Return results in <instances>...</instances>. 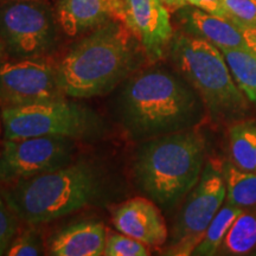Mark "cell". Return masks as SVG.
Here are the masks:
<instances>
[{
	"label": "cell",
	"instance_id": "obj_14",
	"mask_svg": "<svg viewBox=\"0 0 256 256\" xmlns=\"http://www.w3.org/2000/svg\"><path fill=\"white\" fill-rule=\"evenodd\" d=\"M54 14L60 32L78 38L115 19V0H56Z\"/></svg>",
	"mask_w": 256,
	"mask_h": 256
},
{
	"label": "cell",
	"instance_id": "obj_11",
	"mask_svg": "<svg viewBox=\"0 0 256 256\" xmlns=\"http://www.w3.org/2000/svg\"><path fill=\"white\" fill-rule=\"evenodd\" d=\"M115 20L130 30L151 62L164 58L171 48L174 28L160 0H116Z\"/></svg>",
	"mask_w": 256,
	"mask_h": 256
},
{
	"label": "cell",
	"instance_id": "obj_19",
	"mask_svg": "<svg viewBox=\"0 0 256 256\" xmlns=\"http://www.w3.org/2000/svg\"><path fill=\"white\" fill-rule=\"evenodd\" d=\"M243 208L232 206L226 202L223 204L222 208L211 220V223L208 226L206 235L202 240L200 244L194 249L192 255L198 256H212L218 252L220 246L226 232H229L230 226L234 223V220L238 218V216L241 214Z\"/></svg>",
	"mask_w": 256,
	"mask_h": 256
},
{
	"label": "cell",
	"instance_id": "obj_2",
	"mask_svg": "<svg viewBox=\"0 0 256 256\" xmlns=\"http://www.w3.org/2000/svg\"><path fill=\"white\" fill-rule=\"evenodd\" d=\"M144 51L119 20L107 22L78 37L57 66L60 87L66 98H90L110 94L136 72Z\"/></svg>",
	"mask_w": 256,
	"mask_h": 256
},
{
	"label": "cell",
	"instance_id": "obj_8",
	"mask_svg": "<svg viewBox=\"0 0 256 256\" xmlns=\"http://www.w3.org/2000/svg\"><path fill=\"white\" fill-rule=\"evenodd\" d=\"M226 198L224 168L217 160H208L200 180L188 194L164 254L192 255L206 235L211 220L222 208Z\"/></svg>",
	"mask_w": 256,
	"mask_h": 256
},
{
	"label": "cell",
	"instance_id": "obj_25",
	"mask_svg": "<svg viewBox=\"0 0 256 256\" xmlns=\"http://www.w3.org/2000/svg\"><path fill=\"white\" fill-rule=\"evenodd\" d=\"M185 2L188 4L194 6V8L203 10L208 14L220 16V17L226 18L223 8V0H185Z\"/></svg>",
	"mask_w": 256,
	"mask_h": 256
},
{
	"label": "cell",
	"instance_id": "obj_20",
	"mask_svg": "<svg viewBox=\"0 0 256 256\" xmlns=\"http://www.w3.org/2000/svg\"><path fill=\"white\" fill-rule=\"evenodd\" d=\"M223 168L226 202L240 208L256 206V172L242 171L234 164Z\"/></svg>",
	"mask_w": 256,
	"mask_h": 256
},
{
	"label": "cell",
	"instance_id": "obj_23",
	"mask_svg": "<svg viewBox=\"0 0 256 256\" xmlns=\"http://www.w3.org/2000/svg\"><path fill=\"white\" fill-rule=\"evenodd\" d=\"M19 220L0 190V256L6 254L11 242L20 230Z\"/></svg>",
	"mask_w": 256,
	"mask_h": 256
},
{
	"label": "cell",
	"instance_id": "obj_13",
	"mask_svg": "<svg viewBox=\"0 0 256 256\" xmlns=\"http://www.w3.org/2000/svg\"><path fill=\"white\" fill-rule=\"evenodd\" d=\"M108 232L100 220H83L68 224L50 236L48 254L52 256H101Z\"/></svg>",
	"mask_w": 256,
	"mask_h": 256
},
{
	"label": "cell",
	"instance_id": "obj_5",
	"mask_svg": "<svg viewBox=\"0 0 256 256\" xmlns=\"http://www.w3.org/2000/svg\"><path fill=\"white\" fill-rule=\"evenodd\" d=\"M172 60L215 121H238L248 112V98L236 84L222 51L198 36L172 40Z\"/></svg>",
	"mask_w": 256,
	"mask_h": 256
},
{
	"label": "cell",
	"instance_id": "obj_26",
	"mask_svg": "<svg viewBox=\"0 0 256 256\" xmlns=\"http://www.w3.org/2000/svg\"><path fill=\"white\" fill-rule=\"evenodd\" d=\"M243 37H244L246 43L250 48L252 50H254L256 52V23L252 25H249L247 28H241Z\"/></svg>",
	"mask_w": 256,
	"mask_h": 256
},
{
	"label": "cell",
	"instance_id": "obj_12",
	"mask_svg": "<svg viewBox=\"0 0 256 256\" xmlns=\"http://www.w3.org/2000/svg\"><path fill=\"white\" fill-rule=\"evenodd\" d=\"M115 229L142 242L148 248H160L168 243V230L156 203L148 197L124 200L113 214Z\"/></svg>",
	"mask_w": 256,
	"mask_h": 256
},
{
	"label": "cell",
	"instance_id": "obj_16",
	"mask_svg": "<svg viewBox=\"0 0 256 256\" xmlns=\"http://www.w3.org/2000/svg\"><path fill=\"white\" fill-rule=\"evenodd\" d=\"M229 146L232 164L247 172H256V122L234 121L229 127Z\"/></svg>",
	"mask_w": 256,
	"mask_h": 256
},
{
	"label": "cell",
	"instance_id": "obj_17",
	"mask_svg": "<svg viewBox=\"0 0 256 256\" xmlns=\"http://www.w3.org/2000/svg\"><path fill=\"white\" fill-rule=\"evenodd\" d=\"M220 249L226 255H246L256 249V206L243 208Z\"/></svg>",
	"mask_w": 256,
	"mask_h": 256
},
{
	"label": "cell",
	"instance_id": "obj_22",
	"mask_svg": "<svg viewBox=\"0 0 256 256\" xmlns=\"http://www.w3.org/2000/svg\"><path fill=\"white\" fill-rule=\"evenodd\" d=\"M44 254V246L40 235L32 228L19 230L11 242L8 256H38Z\"/></svg>",
	"mask_w": 256,
	"mask_h": 256
},
{
	"label": "cell",
	"instance_id": "obj_7",
	"mask_svg": "<svg viewBox=\"0 0 256 256\" xmlns=\"http://www.w3.org/2000/svg\"><path fill=\"white\" fill-rule=\"evenodd\" d=\"M60 31L54 10L44 0L0 4V38L10 58L49 57Z\"/></svg>",
	"mask_w": 256,
	"mask_h": 256
},
{
	"label": "cell",
	"instance_id": "obj_10",
	"mask_svg": "<svg viewBox=\"0 0 256 256\" xmlns=\"http://www.w3.org/2000/svg\"><path fill=\"white\" fill-rule=\"evenodd\" d=\"M66 98L60 87L56 63L49 57L10 58L0 66V108Z\"/></svg>",
	"mask_w": 256,
	"mask_h": 256
},
{
	"label": "cell",
	"instance_id": "obj_29",
	"mask_svg": "<svg viewBox=\"0 0 256 256\" xmlns=\"http://www.w3.org/2000/svg\"><path fill=\"white\" fill-rule=\"evenodd\" d=\"M26 2V0H0V4H2V2ZM44 2H46V0H44Z\"/></svg>",
	"mask_w": 256,
	"mask_h": 256
},
{
	"label": "cell",
	"instance_id": "obj_3",
	"mask_svg": "<svg viewBox=\"0 0 256 256\" xmlns=\"http://www.w3.org/2000/svg\"><path fill=\"white\" fill-rule=\"evenodd\" d=\"M6 202L22 222L49 223L86 206L101 203L110 190L104 170L88 159L6 184Z\"/></svg>",
	"mask_w": 256,
	"mask_h": 256
},
{
	"label": "cell",
	"instance_id": "obj_9",
	"mask_svg": "<svg viewBox=\"0 0 256 256\" xmlns=\"http://www.w3.org/2000/svg\"><path fill=\"white\" fill-rule=\"evenodd\" d=\"M76 140L63 136L2 139L0 183L8 184L64 168L74 162Z\"/></svg>",
	"mask_w": 256,
	"mask_h": 256
},
{
	"label": "cell",
	"instance_id": "obj_6",
	"mask_svg": "<svg viewBox=\"0 0 256 256\" xmlns=\"http://www.w3.org/2000/svg\"><path fill=\"white\" fill-rule=\"evenodd\" d=\"M2 139L63 136L92 139L104 130L101 118L92 108L76 101L60 100L0 108Z\"/></svg>",
	"mask_w": 256,
	"mask_h": 256
},
{
	"label": "cell",
	"instance_id": "obj_15",
	"mask_svg": "<svg viewBox=\"0 0 256 256\" xmlns=\"http://www.w3.org/2000/svg\"><path fill=\"white\" fill-rule=\"evenodd\" d=\"M186 23L198 37L210 42L220 50L249 48L241 28L228 18L208 14L203 10L196 8L188 11Z\"/></svg>",
	"mask_w": 256,
	"mask_h": 256
},
{
	"label": "cell",
	"instance_id": "obj_21",
	"mask_svg": "<svg viewBox=\"0 0 256 256\" xmlns=\"http://www.w3.org/2000/svg\"><path fill=\"white\" fill-rule=\"evenodd\" d=\"M150 248L142 242L130 238L122 232H108L106 242V256H148Z\"/></svg>",
	"mask_w": 256,
	"mask_h": 256
},
{
	"label": "cell",
	"instance_id": "obj_1",
	"mask_svg": "<svg viewBox=\"0 0 256 256\" xmlns=\"http://www.w3.org/2000/svg\"><path fill=\"white\" fill-rule=\"evenodd\" d=\"M115 112L127 136L145 142L194 128L206 113L198 92L179 72L136 70L119 86Z\"/></svg>",
	"mask_w": 256,
	"mask_h": 256
},
{
	"label": "cell",
	"instance_id": "obj_4",
	"mask_svg": "<svg viewBox=\"0 0 256 256\" xmlns=\"http://www.w3.org/2000/svg\"><path fill=\"white\" fill-rule=\"evenodd\" d=\"M204 165L206 140L191 128L145 140L134 158V180L150 200L171 209L198 183Z\"/></svg>",
	"mask_w": 256,
	"mask_h": 256
},
{
	"label": "cell",
	"instance_id": "obj_28",
	"mask_svg": "<svg viewBox=\"0 0 256 256\" xmlns=\"http://www.w3.org/2000/svg\"><path fill=\"white\" fill-rule=\"evenodd\" d=\"M6 58H8V55H6L5 46H4V44H2V38H0V66H2V63L4 62Z\"/></svg>",
	"mask_w": 256,
	"mask_h": 256
},
{
	"label": "cell",
	"instance_id": "obj_24",
	"mask_svg": "<svg viewBox=\"0 0 256 256\" xmlns=\"http://www.w3.org/2000/svg\"><path fill=\"white\" fill-rule=\"evenodd\" d=\"M224 16L240 28L256 23V0H223Z\"/></svg>",
	"mask_w": 256,
	"mask_h": 256
},
{
	"label": "cell",
	"instance_id": "obj_27",
	"mask_svg": "<svg viewBox=\"0 0 256 256\" xmlns=\"http://www.w3.org/2000/svg\"><path fill=\"white\" fill-rule=\"evenodd\" d=\"M160 2H162L165 8L168 10L170 14H171V12L178 11V10L180 8H184L188 4L185 0H160Z\"/></svg>",
	"mask_w": 256,
	"mask_h": 256
},
{
	"label": "cell",
	"instance_id": "obj_18",
	"mask_svg": "<svg viewBox=\"0 0 256 256\" xmlns=\"http://www.w3.org/2000/svg\"><path fill=\"white\" fill-rule=\"evenodd\" d=\"M220 51L236 84L248 101L256 104V52L250 48H236Z\"/></svg>",
	"mask_w": 256,
	"mask_h": 256
}]
</instances>
